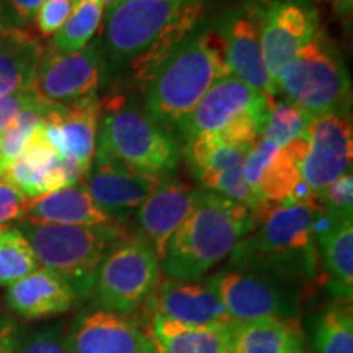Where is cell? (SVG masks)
Returning <instances> with one entry per match:
<instances>
[{"instance_id": "obj_41", "label": "cell", "mask_w": 353, "mask_h": 353, "mask_svg": "<svg viewBox=\"0 0 353 353\" xmlns=\"http://www.w3.org/2000/svg\"><path fill=\"white\" fill-rule=\"evenodd\" d=\"M8 28V25H6V21L2 20V17H0V33L6 32V30Z\"/></svg>"}, {"instance_id": "obj_27", "label": "cell", "mask_w": 353, "mask_h": 353, "mask_svg": "<svg viewBox=\"0 0 353 353\" xmlns=\"http://www.w3.org/2000/svg\"><path fill=\"white\" fill-rule=\"evenodd\" d=\"M183 154L188 169L195 175L203 190H206L214 176L234 167L244 165L249 152L226 144L218 132H205L185 141Z\"/></svg>"}, {"instance_id": "obj_19", "label": "cell", "mask_w": 353, "mask_h": 353, "mask_svg": "<svg viewBox=\"0 0 353 353\" xmlns=\"http://www.w3.org/2000/svg\"><path fill=\"white\" fill-rule=\"evenodd\" d=\"M68 339L72 353H157L136 321L103 307L79 316Z\"/></svg>"}, {"instance_id": "obj_30", "label": "cell", "mask_w": 353, "mask_h": 353, "mask_svg": "<svg viewBox=\"0 0 353 353\" xmlns=\"http://www.w3.org/2000/svg\"><path fill=\"white\" fill-rule=\"evenodd\" d=\"M32 245L19 228L0 229V286H10L38 268Z\"/></svg>"}, {"instance_id": "obj_23", "label": "cell", "mask_w": 353, "mask_h": 353, "mask_svg": "<svg viewBox=\"0 0 353 353\" xmlns=\"http://www.w3.org/2000/svg\"><path fill=\"white\" fill-rule=\"evenodd\" d=\"M236 322L192 325L151 317V342L157 353H234Z\"/></svg>"}, {"instance_id": "obj_10", "label": "cell", "mask_w": 353, "mask_h": 353, "mask_svg": "<svg viewBox=\"0 0 353 353\" xmlns=\"http://www.w3.org/2000/svg\"><path fill=\"white\" fill-rule=\"evenodd\" d=\"M319 32L317 10L299 0L275 2L260 15L263 63L275 95H280V82L286 68Z\"/></svg>"}, {"instance_id": "obj_20", "label": "cell", "mask_w": 353, "mask_h": 353, "mask_svg": "<svg viewBox=\"0 0 353 353\" xmlns=\"http://www.w3.org/2000/svg\"><path fill=\"white\" fill-rule=\"evenodd\" d=\"M219 32L223 34L226 59L232 76L265 95L275 97L263 63L260 44V15L252 10L236 13Z\"/></svg>"}, {"instance_id": "obj_39", "label": "cell", "mask_w": 353, "mask_h": 353, "mask_svg": "<svg viewBox=\"0 0 353 353\" xmlns=\"http://www.w3.org/2000/svg\"><path fill=\"white\" fill-rule=\"evenodd\" d=\"M321 7L327 8L335 19L350 23L353 13V0H316Z\"/></svg>"}, {"instance_id": "obj_3", "label": "cell", "mask_w": 353, "mask_h": 353, "mask_svg": "<svg viewBox=\"0 0 353 353\" xmlns=\"http://www.w3.org/2000/svg\"><path fill=\"white\" fill-rule=\"evenodd\" d=\"M232 76L221 32L187 39L144 85L145 114L159 126L180 130L206 92Z\"/></svg>"}, {"instance_id": "obj_14", "label": "cell", "mask_w": 353, "mask_h": 353, "mask_svg": "<svg viewBox=\"0 0 353 353\" xmlns=\"http://www.w3.org/2000/svg\"><path fill=\"white\" fill-rule=\"evenodd\" d=\"M353 130L350 114L317 118L307 130V152L301 179L314 195L352 170Z\"/></svg>"}, {"instance_id": "obj_5", "label": "cell", "mask_w": 353, "mask_h": 353, "mask_svg": "<svg viewBox=\"0 0 353 353\" xmlns=\"http://www.w3.org/2000/svg\"><path fill=\"white\" fill-rule=\"evenodd\" d=\"M19 229L28 239L38 263L57 273L76 294L94 290L97 272L114 242L125 236L120 224L61 226L20 221Z\"/></svg>"}, {"instance_id": "obj_8", "label": "cell", "mask_w": 353, "mask_h": 353, "mask_svg": "<svg viewBox=\"0 0 353 353\" xmlns=\"http://www.w3.org/2000/svg\"><path fill=\"white\" fill-rule=\"evenodd\" d=\"M161 278V262L145 242L121 236L97 272L94 291L100 307L130 316L145 303Z\"/></svg>"}, {"instance_id": "obj_13", "label": "cell", "mask_w": 353, "mask_h": 353, "mask_svg": "<svg viewBox=\"0 0 353 353\" xmlns=\"http://www.w3.org/2000/svg\"><path fill=\"white\" fill-rule=\"evenodd\" d=\"M165 176L139 174L97 149L83 187L114 223H123L164 182Z\"/></svg>"}, {"instance_id": "obj_31", "label": "cell", "mask_w": 353, "mask_h": 353, "mask_svg": "<svg viewBox=\"0 0 353 353\" xmlns=\"http://www.w3.org/2000/svg\"><path fill=\"white\" fill-rule=\"evenodd\" d=\"M48 101L39 100L19 114L15 121L0 134V175L23 154L26 144L41 126Z\"/></svg>"}, {"instance_id": "obj_24", "label": "cell", "mask_w": 353, "mask_h": 353, "mask_svg": "<svg viewBox=\"0 0 353 353\" xmlns=\"http://www.w3.org/2000/svg\"><path fill=\"white\" fill-rule=\"evenodd\" d=\"M23 221L61 226H105L114 221L99 208L81 183L26 201ZM118 224V223H117Z\"/></svg>"}, {"instance_id": "obj_18", "label": "cell", "mask_w": 353, "mask_h": 353, "mask_svg": "<svg viewBox=\"0 0 353 353\" xmlns=\"http://www.w3.org/2000/svg\"><path fill=\"white\" fill-rule=\"evenodd\" d=\"M200 193L201 188L164 179L134 213V236L151 247L159 262L164 259L172 236L195 208Z\"/></svg>"}, {"instance_id": "obj_35", "label": "cell", "mask_w": 353, "mask_h": 353, "mask_svg": "<svg viewBox=\"0 0 353 353\" xmlns=\"http://www.w3.org/2000/svg\"><path fill=\"white\" fill-rule=\"evenodd\" d=\"M76 0H44L34 21L41 37H54L72 13Z\"/></svg>"}, {"instance_id": "obj_25", "label": "cell", "mask_w": 353, "mask_h": 353, "mask_svg": "<svg viewBox=\"0 0 353 353\" xmlns=\"http://www.w3.org/2000/svg\"><path fill=\"white\" fill-rule=\"evenodd\" d=\"M44 52L38 38L17 26L0 33V97L33 88Z\"/></svg>"}, {"instance_id": "obj_4", "label": "cell", "mask_w": 353, "mask_h": 353, "mask_svg": "<svg viewBox=\"0 0 353 353\" xmlns=\"http://www.w3.org/2000/svg\"><path fill=\"white\" fill-rule=\"evenodd\" d=\"M322 208L319 196L278 205L234 249L232 263L270 272L285 281L311 280L317 268V244L312 224Z\"/></svg>"}, {"instance_id": "obj_2", "label": "cell", "mask_w": 353, "mask_h": 353, "mask_svg": "<svg viewBox=\"0 0 353 353\" xmlns=\"http://www.w3.org/2000/svg\"><path fill=\"white\" fill-rule=\"evenodd\" d=\"M257 221L244 205L201 188L195 208L167 245L162 268L172 280H198L254 232Z\"/></svg>"}, {"instance_id": "obj_7", "label": "cell", "mask_w": 353, "mask_h": 353, "mask_svg": "<svg viewBox=\"0 0 353 353\" xmlns=\"http://www.w3.org/2000/svg\"><path fill=\"white\" fill-rule=\"evenodd\" d=\"M114 100L100 101L105 103L107 114L99 131V151L139 174H170L180 161L174 136L145 113L123 107V97Z\"/></svg>"}, {"instance_id": "obj_6", "label": "cell", "mask_w": 353, "mask_h": 353, "mask_svg": "<svg viewBox=\"0 0 353 353\" xmlns=\"http://www.w3.org/2000/svg\"><path fill=\"white\" fill-rule=\"evenodd\" d=\"M280 94L309 121L350 114L352 82L341 54L321 32L298 52L280 82Z\"/></svg>"}, {"instance_id": "obj_12", "label": "cell", "mask_w": 353, "mask_h": 353, "mask_svg": "<svg viewBox=\"0 0 353 353\" xmlns=\"http://www.w3.org/2000/svg\"><path fill=\"white\" fill-rule=\"evenodd\" d=\"M218 281L219 273L198 280L159 278L144 303L148 316H162L192 325L232 322L221 299Z\"/></svg>"}, {"instance_id": "obj_9", "label": "cell", "mask_w": 353, "mask_h": 353, "mask_svg": "<svg viewBox=\"0 0 353 353\" xmlns=\"http://www.w3.org/2000/svg\"><path fill=\"white\" fill-rule=\"evenodd\" d=\"M107 72L108 65L100 41L68 54L48 48L39 63L33 88L48 103L69 107L95 99Z\"/></svg>"}, {"instance_id": "obj_17", "label": "cell", "mask_w": 353, "mask_h": 353, "mask_svg": "<svg viewBox=\"0 0 353 353\" xmlns=\"http://www.w3.org/2000/svg\"><path fill=\"white\" fill-rule=\"evenodd\" d=\"M100 100L88 99L79 103H48L43 114L41 132L59 157H72L82 170L90 169L99 138Z\"/></svg>"}, {"instance_id": "obj_42", "label": "cell", "mask_w": 353, "mask_h": 353, "mask_svg": "<svg viewBox=\"0 0 353 353\" xmlns=\"http://www.w3.org/2000/svg\"><path fill=\"white\" fill-rule=\"evenodd\" d=\"M100 3H103V6H112L114 0H99Z\"/></svg>"}, {"instance_id": "obj_28", "label": "cell", "mask_w": 353, "mask_h": 353, "mask_svg": "<svg viewBox=\"0 0 353 353\" xmlns=\"http://www.w3.org/2000/svg\"><path fill=\"white\" fill-rule=\"evenodd\" d=\"M105 6L99 0H76V6L63 28L51 39L50 50L57 52L81 51L99 33Z\"/></svg>"}, {"instance_id": "obj_40", "label": "cell", "mask_w": 353, "mask_h": 353, "mask_svg": "<svg viewBox=\"0 0 353 353\" xmlns=\"http://www.w3.org/2000/svg\"><path fill=\"white\" fill-rule=\"evenodd\" d=\"M15 339V325L10 321H3L0 325V353H13Z\"/></svg>"}, {"instance_id": "obj_32", "label": "cell", "mask_w": 353, "mask_h": 353, "mask_svg": "<svg viewBox=\"0 0 353 353\" xmlns=\"http://www.w3.org/2000/svg\"><path fill=\"white\" fill-rule=\"evenodd\" d=\"M309 126L311 121L304 117L301 110L286 100L276 101L273 99L262 139L270 141L278 148H285L291 141L307 138Z\"/></svg>"}, {"instance_id": "obj_34", "label": "cell", "mask_w": 353, "mask_h": 353, "mask_svg": "<svg viewBox=\"0 0 353 353\" xmlns=\"http://www.w3.org/2000/svg\"><path fill=\"white\" fill-rule=\"evenodd\" d=\"M319 201L324 211L339 216L352 218L353 211V175L352 170L339 176L335 182L325 187L319 193Z\"/></svg>"}, {"instance_id": "obj_26", "label": "cell", "mask_w": 353, "mask_h": 353, "mask_svg": "<svg viewBox=\"0 0 353 353\" xmlns=\"http://www.w3.org/2000/svg\"><path fill=\"white\" fill-rule=\"evenodd\" d=\"M304 335L294 317L236 322L234 353H301Z\"/></svg>"}, {"instance_id": "obj_16", "label": "cell", "mask_w": 353, "mask_h": 353, "mask_svg": "<svg viewBox=\"0 0 353 353\" xmlns=\"http://www.w3.org/2000/svg\"><path fill=\"white\" fill-rule=\"evenodd\" d=\"M273 99L275 97L265 95L234 76L219 79L179 131L188 141L205 132H218L241 114L257 113L268 117Z\"/></svg>"}, {"instance_id": "obj_11", "label": "cell", "mask_w": 353, "mask_h": 353, "mask_svg": "<svg viewBox=\"0 0 353 353\" xmlns=\"http://www.w3.org/2000/svg\"><path fill=\"white\" fill-rule=\"evenodd\" d=\"M219 293L229 319L249 322L262 317H293L296 296L285 280L270 272L237 267L219 273Z\"/></svg>"}, {"instance_id": "obj_38", "label": "cell", "mask_w": 353, "mask_h": 353, "mask_svg": "<svg viewBox=\"0 0 353 353\" xmlns=\"http://www.w3.org/2000/svg\"><path fill=\"white\" fill-rule=\"evenodd\" d=\"M7 6V12L15 25H28L34 20L37 12L44 0H3Z\"/></svg>"}, {"instance_id": "obj_33", "label": "cell", "mask_w": 353, "mask_h": 353, "mask_svg": "<svg viewBox=\"0 0 353 353\" xmlns=\"http://www.w3.org/2000/svg\"><path fill=\"white\" fill-rule=\"evenodd\" d=\"M13 353H72L68 334L59 327L39 329L15 339Z\"/></svg>"}, {"instance_id": "obj_43", "label": "cell", "mask_w": 353, "mask_h": 353, "mask_svg": "<svg viewBox=\"0 0 353 353\" xmlns=\"http://www.w3.org/2000/svg\"><path fill=\"white\" fill-rule=\"evenodd\" d=\"M301 353H307V352H306V350H303V352H301Z\"/></svg>"}, {"instance_id": "obj_36", "label": "cell", "mask_w": 353, "mask_h": 353, "mask_svg": "<svg viewBox=\"0 0 353 353\" xmlns=\"http://www.w3.org/2000/svg\"><path fill=\"white\" fill-rule=\"evenodd\" d=\"M26 201L20 190L0 175V229L8 228L13 221H23Z\"/></svg>"}, {"instance_id": "obj_29", "label": "cell", "mask_w": 353, "mask_h": 353, "mask_svg": "<svg viewBox=\"0 0 353 353\" xmlns=\"http://www.w3.org/2000/svg\"><path fill=\"white\" fill-rule=\"evenodd\" d=\"M317 353H353L352 299L335 298L316 322Z\"/></svg>"}, {"instance_id": "obj_21", "label": "cell", "mask_w": 353, "mask_h": 353, "mask_svg": "<svg viewBox=\"0 0 353 353\" xmlns=\"http://www.w3.org/2000/svg\"><path fill=\"white\" fill-rule=\"evenodd\" d=\"M76 296V291L63 276L41 267L8 286L6 301L15 314L37 321L69 311Z\"/></svg>"}, {"instance_id": "obj_1", "label": "cell", "mask_w": 353, "mask_h": 353, "mask_svg": "<svg viewBox=\"0 0 353 353\" xmlns=\"http://www.w3.org/2000/svg\"><path fill=\"white\" fill-rule=\"evenodd\" d=\"M201 0H114L101 43L107 65L130 68L138 83L149 82L196 28Z\"/></svg>"}, {"instance_id": "obj_22", "label": "cell", "mask_w": 353, "mask_h": 353, "mask_svg": "<svg viewBox=\"0 0 353 353\" xmlns=\"http://www.w3.org/2000/svg\"><path fill=\"white\" fill-rule=\"evenodd\" d=\"M327 285L335 298L352 299L353 293V223L321 208L312 224Z\"/></svg>"}, {"instance_id": "obj_37", "label": "cell", "mask_w": 353, "mask_h": 353, "mask_svg": "<svg viewBox=\"0 0 353 353\" xmlns=\"http://www.w3.org/2000/svg\"><path fill=\"white\" fill-rule=\"evenodd\" d=\"M41 100L34 88L15 92V94L0 97V134L19 118V114L28 107H33Z\"/></svg>"}, {"instance_id": "obj_15", "label": "cell", "mask_w": 353, "mask_h": 353, "mask_svg": "<svg viewBox=\"0 0 353 353\" xmlns=\"http://www.w3.org/2000/svg\"><path fill=\"white\" fill-rule=\"evenodd\" d=\"M244 176L255 195L273 206L309 201L314 196L301 179L296 161L283 148L262 138L247 154Z\"/></svg>"}]
</instances>
